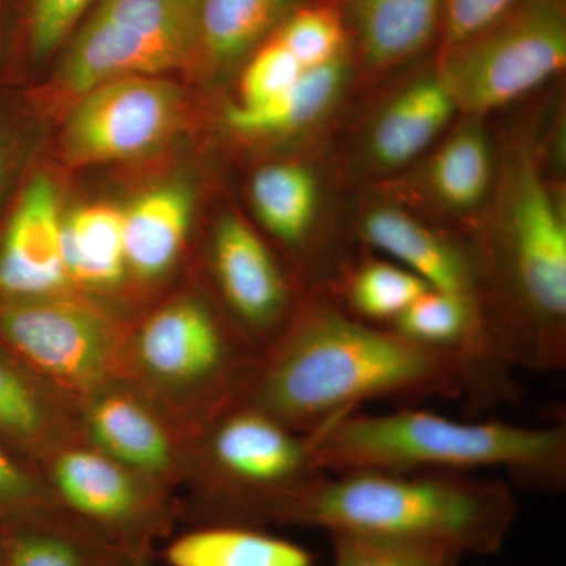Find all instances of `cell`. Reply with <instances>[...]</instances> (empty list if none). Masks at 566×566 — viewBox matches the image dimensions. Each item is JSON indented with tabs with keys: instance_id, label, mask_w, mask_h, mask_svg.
Here are the masks:
<instances>
[{
	"instance_id": "obj_30",
	"label": "cell",
	"mask_w": 566,
	"mask_h": 566,
	"mask_svg": "<svg viewBox=\"0 0 566 566\" xmlns=\"http://www.w3.org/2000/svg\"><path fill=\"white\" fill-rule=\"evenodd\" d=\"M59 510L39 469L0 441V513L21 521Z\"/></svg>"
},
{
	"instance_id": "obj_22",
	"label": "cell",
	"mask_w": 566,
	"mask_h": 566,
	"mask_svg": "<svg viewBox=\"0 0 566 566\" xmlns=\"http://www.w3.org/2000/svg\"><path fill=\"white\" fill-rule=\"evenodd\" d=\"M164 560L169 566H315L316 556L260 527L207 524L170 542Z\"/></svg>"
},
{
	"instance_id": "obj_13",
	"label": "cell",
	"mask_w": 566,
	"mask_h": 566,
	"mask_svg": "<svg viewBox=\"0 0 566 566\" xmlns=\"http://www.w3.org/2000/svg\"><path fill=\"white\" fill-rule=\"evenodd\" d=\"M208 263L223 315L262 356L303 303L292 275L266 241L232 214L216 226Z\"/></svg>"
},
{
	"instance_id": "obj_5",
	"label": "cell",
	"mask_w": 566,
	"mask_h": 566,
	"mask_svg": "<svg viewBox=\"0 0 566 566\" xmlns=\"http://www.w3.org/2000/svg\"><path fill=\"white\" fill-rule=\"evenodd\" d=\"M260 357L221 307L182 293L128 322L123 378L199 434L240 405Z\"/></svg>"
},
{
	"instance_id": "obj_31",
	"label": "cell",
	"mask_w": 566,
	"mask_h": 566,
	"mask_svg": "<svg viewBox=\"0 0 566 566\" xmlns=\"http://www.w3.org/2000/svg\"><path fill=\"white\" fill-rule=\"evenodd\" d=\"M304 71L292 52L271 35L245 65L240 84V106H260L277 98L303 76Z\"/></svg>"
},
{
	"instance_id": "obj_3",
	"label": "cell",
	"mask_w": 566,
	"mask_h": 566,
	"mask_svg": "<svg viewBox=\"0 0 566 566\" xmlns=\"http://www.w3.org/2000/svg\"><path fill=\"white\" fill-rule=\"evenodd\" d=\"M311 436L327 474L357 471L463 472L504 469L520 485L566 488V427L460 422L420 408L353 412Z\"/></svg>"
},
{
	"instance_id": "obj_26",
	"label": "cell",
	"mask_w": 566,
	"mask_h": 566,
	"mask_svg": "<svg viewBox=\"0 0 566 566\" xmlns=\"http://www.w3.org/2000/svg\"><path fill=\"white\" fill-rule=\"evenodd\" d=\"M493 178V156L476 117L450 134L428 169V185L439 202L453 210H471L488 191Z\"/></svg>"
},
{
	"instance_id": "obj_1",
	"label": "cell",
	"mask_w": 566,
	"mask_h": 566,
	"mask_svg": "<svg viewBox=\"0 0 566 566\" xmlns=\"http://www.w3.org/2000/svg\"><path fill=\"white\" fill-rule=\"evenodd\" d=\"M464 376L444 353L360 322L333 297L304 296L262 354L240 405L314 434L371 401L463 400Z\"/></svg>"
},
{
	"instance_id": "obj_20",
	"label": "cell",
	"mask_w": 566,
	"mask_h": 566,
	"mask_svg": "<svg viewBox=\"0 0 566 566\" xmlns=\"http://www.w3.org/2000/svg\"><path fill=\"white\" fill-rule=\"evenodd\" d=\"M62 245L76 294L118 292L128 281L125 212L111 205L80 208L62 221Z\"/></svg>"
},
{
	"instance_id": "obj_11",
	"label": "cell",
	"mask_w": 566,
	"mask_h": 566,
	"mask_svg": "<svg viewBox=\"0 0 566 566\" xmlns=\"http://www.w3.org/2000/svg\"><path fill=\"white\" fill-rule=\"evenodd\" d=\"M76 419L85 444L175 493L185 488L197 434L128 379L81 397Z\"/></svg>"
},
{
	"instance_id": "obj_9",
	"label": "cell",
	"mask_w": 566,
	"mask_h": 566,
	"mask_svg": "<svg viewBox=\"0 0 566 566\" xmlns=\"http://www.w3.org/2000/svg\"><path fill=\"white\" fill-rule=\"evenodd\" d=\"M202 0H99L63 55L59 81L84 95L123 76H158L192 62Z\"/></svg>"
},
{
	"instance_id": "obj_2",
	"label": "cell",
	"mask_w": 566,
	"mask_h": 566,
	"mask_svg": "<svg viewBox=\"0 0 566 566\" xmlns=\"http://www.w3.org/2000/svg\"><path fill=\"white\" fill-rule=\"evenodd\" d=\"M516 516L501 480L463 472L357 471L327 474L285 513L281 526L441 543L464 556H494Z\"/></svg>"
},
{
	"instance_id": "obj_34",
	"label": "cell",
	"mask_w": 566,
	"mask_h": 566,
	"mask_svg": "<svg viewBox=\"0 0 566 566\" xmlns=\"http://www.w3.org/2000/svg\"><path fill=\"white\" fill-rule=\"evenodd\" d=\"M0 566H2V558H0Z\"/></svg>"
},
{
	"instance_id": "obj_6",
	"label": "cell",
	"mask_w": 566,
	"mask_h": 566,
	"mask_svg": "<svg viewBox=\"0 0 566 566\" xmlns=\"http://www.w3.org/2000/svg\"><path fill=\"white\" fill-rule=\"evenodd\" d=\"M327 475L311 436L238 405L196 436L182 517L197 526L266 527Z\"/></svg>"
},
{
	"instance_id": "obj_4",
	"label": "cell",
	"mask_w": 566,
	"mask_h": 566,
	"mask_svg": "<svg viewBox=\"0 0 566 566\" xmlns=\"http://www.w3.org/2000/svg\"><path fill=\"white\" fill-rule=\"evenodd\" d=\"M499 243L479 264L485 316L513 368H566V223L538 170L524 161Z\"/></svg>"
},
{
	"instance_id": "obj_17",
	"label": "cell",
	"mask_w": 566,
	"mask_h": 566,
	"mask_svg": "<svg viewBox=\"0 0 566 566\" xmlns=\"http://www.w3.org/2000/svg\"><path fill=\"white\" fill-rule=\"evenodd\" d=\"M153 554L114 542L65 512L20 521L6 539L2 566H150Z\"/></svg>"
},
{
	"instance_id": "obj_10",
	"label": "cell",
	"mask_w": 566,
	"mask_h": 566,
	"mask_svg": "<svg viewBox=\"0 0 566 566\" xmlns=\"http://www.w3.org/2000/svg\"><path fill=\"white\" fill-rule=\"evenodd\" d=\"M66 515L114 542L153 554L182 517L178 493L126 468L82 439L61 447L39 468Z\"/></svg>"
},
{
	"instance_id": "obj_25",
	"label": "cell",
	"mask_w": 566,
	"mask_h": 566,
	"mask_svg": "<svg viewBox=\"0 0 566 566\" xmlns=\"http://www.w3.org/2000/svg\"><path fill=\"white\" fill-rule=\"evenodd\" d=\"M256 216L275 240L304 255L312 244L318 186L311 170L297 164H271L253 177Z\"/></svg>"
},
{
	"instance_id": "obj_18",
	"label": "cell",
	"mask_w": 566,
	"mask_h": 566,
	"mask_svg": "<svg viewBox=\"0 0 566 566\" xmlns=\"http://www.w3.org/2000/svg\"><path fill=\"white\" fill-rule=\"evenodd\" d=\"M457 112L438 73L420 77L387 104L371 126L368 155L382 170H394L422 155Z\"/></svg>"
},
{
	"instance_id": "obj_29",
	"label": "cell",
	"mask_w": 566,
	"mask_h": 566,
	"mask_svg": "<svg viewBox=\"0 0 566 566\" xmlns=\"http://www.w3.org/2000/svg\"><path fill=\"white\" fill-rule=\"evenodd\" d=\"M305 70L346 57L345 18L327 6H301L273 33Z\"/></svg>"
},
{
	"instance_id": "obj_28",
	"label": "cell",
	"mask_w": 566,
	"mask_h": 566,
	"mask_svg": "<svg viewBox=\"0 0 566 566\" xmlns=\"http://www.w3.org/2000/svg\"><path fill=\"white\" fill-rule=\"evenodd\" d=\"M333 566H460L464 554L441 543L331 532Z\"/></svg>"
},
{
	"instance_id": "obj_33",
	"label": "cell",
	"mask_w": 566,
	"mask_h": 566,
	"mask_svg": "<svg viewBox=\"0 0 566 566\" xmlns=\"http://www.w3.org/2000/svg\"><path fill=\"white\" fill-rule=\"evenodd\" d=\"M521 2L523 0H444L439 28L444 51L485 31Z\"/></svg>"
},
{
	"instance_id": "obj_27",
	"label": "cell",
	"mask_w": 566,
	"mask_h": 566,
	"mask_svg": "<svg viewBox=\"0 0 566 566\" xmlns=\"http://www.w3.org/2000/svg\"><path fill=\"white\" fill-rule=\"evenodd\" d=\"M342 308L360 322L390 326L420 294L430 290L392 260L367 259L340 273Z\"/></svg>"
},
{
	"instance_id": "obj_23",
	"label": "cell",
	"mask_w": 566,
	"mask_h": 566,
	"mask_svg": "<svg viewBox=\"0 0 566 566\" xmlns=\"http://www.w3.org/2000/svg\"><path fill=\"white\" fill-rule=\"evenodd\" d=\"M301 6L304 0H202L196 59L214 70L237 65Z\"/></svg>"
},
{
	"instance_id": "obj_24",
	"label": "cell",
	"mask_w": 566,
	"mask_h": 566,
	"mask_svg": "<svg viewBox=\"0 0 566 566\" xmlns=\"http://www.w3.org/2000/svg\"><path fill=\"white\" fill-rule=\"evenodd\" d=\"M348 80V59L305 70L289 91L260 106L230 107L227 125L244 136H277L322 120L340 98Z\"/></svg>"
},
{
	"instance_id": "obj_21",
	"label": "cell",
	"mask_w": 566,
	"mask_h": 566,
	"mask_svg": "<svg viewBox=\"0 0 566 566\" xmlns=\"http://www.w3.org/2000/svg\"><path fill=\"white\" fill-rule=\"evenodd\" d=\"M444 0H348V17L365 62L397 65L430 43Z\"/></svg>"
},
{
	"instance_id": "obj_15",
	"label": "cell",
	"mask_w": 566,
	"mask_h": 566,
	"mask_svg": "<svg viewBox=\"0 0 566 566\" xmlns=\"http://www.w3.org/2000/svg\"><path fill=\"white\" fill-rule=\"evenodd\" d=\"M360 238L392 262L419 275L430 289L471 297L482 305L483 290L474 253L397 208H375L364 216Z\"/></svg>"
},
{
	"instance_id": "obj_16",
	"label": "cell",
	"mask_w": 566,
	"mask_h": 566,
	"mask_svg": "<svg viewBox=\"0 0 566 566\" xmlns=\"http://www.w3.org/2000/svg\"><path fill=\"white\" fill-rule=\"evenodd\" d=\"M77 439L76 405L13 354L0 353V441L39 469Z\"/></svg>"
},
{
	"instance_id": "obj_12",
	"label": "cell",
	"mask_w": 566,
	"mask_h": 566,
	"mask_svg": "<svg viewBox=\"0 0 566 566\" xmlns=\"http://www.w3.org/2000/svg\"><path fill=\"white\" fill-rule=\"evenodd\" d=\"M182 112L177 85L156 76H123L84 93L63 134L66 159L76 166L122 161L161 145Z\"/></svg>"
},
{
	"instance_id": "obj_19",
	"label": "cell",
	"mask_w": 566,
	"mask_h": 566,
	"mask_svg": "<svg viewBox=\"0 0 566 566\" xmlns=\"http://www.w3.org/2000/svg\"><path fill=\"white\" fill-rule=\"evenodd\" d=\"M191 196L178 186L145 193L125 212L128 279L158 283L180 263L192 218Z\"/></svg>"
},
{
	"instance_id": "obj_7",
	"label": "cell",
	"mask_w": 566,
	"mask_h": 566,
	"mask_svg": "<svg viewBox=\"0 0 566 566\" xmlns=\"http://www.w3.org/2000/svg\"><path fill=\"white\" fill-rule=\"evenodd\" d=\"M126 333V319L76 293L0 307V338L9 353L74 405L123 378Z\"/></svg>"
},
{
	"instance_id": "obj_8",
	"label": "cell",
	"mask_w": 566,
	"mask_h": 566,
	"mask_svg": "<svg viewBox=\"0 0 566 566\" xmlns=\"http://www.w3.org/2000/svg\"><path fill=\"white\" fill-rule=\"evenodd\" d=\"M566 63V22L554 0H523L485 31L444 51L438 76L471 117L504 107Z\"/></svg>"
},
{
	"instance_id": "obj_32",
	"label": "cell",
	"mask_w": 566,
	"mask_h": 566,
	"mask_svg": "<svg viewBox=\"0 0 566 566\" xmlns=\"http://www.w3.org/2000/svg\"><path fill=\"white\" fill-rule=\"evenodd\" d=\"M92 0H31L29 2V41L33 55L52 54L74 31Z\"/></svg>"
},
{
	"instance_id": "obj_14",
	"label": "cell",
	"mask_w": 566,
	"mask_h": 566,
	"mask_svg": "<svg viewBox=\"0 0 566 566\" xmlns=\"http://www.w3.org/2000/svg\"><path fill=\"white\" fill-rule=\"evenodd\" d=\"M62 221L54 182L35 178L0 243V296L11 301L74 293L63 260Z\"/></svg>"
}]
</instances>
